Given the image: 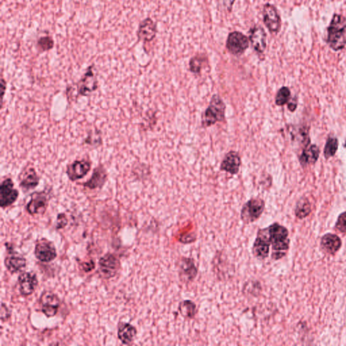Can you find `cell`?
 I'll list each match as a JSON object with an SVG mask.
<instances>
[{"instance_id":"34","label":"cell","mask_w":346,"mask_h":346,"mask_svg":"<svg viewBox=\"0 0 346 346\" xmlns=\"http://www.w3.org/2000/svg\"><path fill=\"white\" fill-rule=\"evenodd\" d=\"M335 227L339 231L346 232V212H343L339 216Z\"/></svg>"},{"instance_id":"22","label":"cell","mask_w":346,"mask_h":346,"mask_svg":"<svg viewBox=\"0 0 346 346\" xmlns=\"http://www.w3.org/2000/svg\"><path fill=\"white\" fill-rule=\"evenodd\" d=\"M137 335V329L132 324L127 322H120L118 328V338L122 344L128 345L134 340Z\"/></svg>"},{"instance_id":"23","label":"cell","mask_w":346,"mask_h":346,"mask_svg":"<svg viewBox=\"0 0 346 346\" xmlns=\"http://www.w3.org/2000/svg\"><path fill=\"white\" fill-rule=\"evenodd\" d=\"M39 178L33 168L25 171L22 176L20 186L24 191H29L35 189L39 184Z\"/></svg>"},{"instance_id":"2","label":"cell","mask_w":346,"mask_h":346,"mask_svg":"<svg viewBox=\"0 0 346 346\" xmlns=\"http://www.w3.org/2000/svg\"><path fill=\"white\" fill-rule=\"evenodd\" d=\"M327 43L335 52L343 50L346 46V18L335 14L327 29Z\"/></svg>"},{"instance_id":"9","label":"cell","mask_w":346,"mask_h":346,"mask_svg":"<svg viewBox=\"0 0 346 346\" xmlns=\"http://www.w3.org/2000/svg\"><path fill=\"white\" fill-rule=\"evenodd\" d=\"M178 276L182 282H192L198 275V268L194 259L182 257L177 263Z\"/></svg>"},{"instance_id":"16","label":"cell","mask_w":346,"mask_h":346,"mask_svg":"<svg viewBox=\"0 0 346 346\" xmlns=\"http://www.w3.org/2000/svg\"><path fill=\"white\" fill-rule=\"evenodd\" d=\"M270 245L266 236L261 231H258L257 237L252 246V252L254 257L259 260H264L268 258L270 253Z\"/></svg>"},{"instance_id":"15","label":"cell","mask_w":346,"mask_h":346,"mask_svg":"<svg viewBox=\"0 0 346 346\" xmlns=\"http://www.w3.org/2000/svg\"><path fill=\"white\" fill-rule=\"evenodd\" d=\"M20 292L23 296L31 295L38 285L37 276L32 272H23L19 275V279Z\"/></svg>"},{"instance_id":"33","label":"cell","mask_w":346,"mask_h":346,"mask_svg":"<svg viewBox=\"0 0 346 346\" xmlns=\"http://www.w3.org/2000/svg\"><path fill=\"white\" fill-rule=\"evenodd\" d=\"M216 1L221 10L231 12L235 0H216Z\"/></svg>"},{"instance_id":"24","label":"cell","mask_w":346,"mask_h":346,"mask_svg":"<svg viewBox=\"0 0 346 346\" xmlns=\"http://www.w3.org/2000/svg\"><path fill=\"white\" fill-rule=\"evenodd\" d=\"M322 248L328 253L333 254L338 251L342 246V241L338 235L327 233L321 239Z\"/></svg>"},{"instance_id":"26","label":"cell","mask_w":346,"mask_h":346,"mask_svg":"<svg viewBox=\"0 0 346 346\" xmlns=\"http://www.w3.org/2000/svg\"><path fill=\"white\" fill-rule=\"evenodd\" d=\"M178 311L184 318L192 319L197 313V306L192 300H183L179 303Z\"/></svg>"},{"instance_id":"11","label":"cell","mask_w":346,"mask_h":346,"mask_svg":"<svg viewBox=\"0 0 346 346\" xmlns=\"http://www.w3.org/2000/svg\"><path fill=\"white\" fill-rule=\"evenodd\" d=\"M91 164L88 160H75L68 166L67 175L72 181L84 178L91 170Z\"/></svg>"},{"instance_id":"13","label":"cell","mask_w":346,"mask_h":346,"mask_svg":"<svg viewBox=\"0 0 346 346\" xmlns=\"http://www.w3.org/2000/svg\"><path fill=\"white\" fill-rule=\"evenodd\" d=\"M41 311L48 318L57 315L60 304V301L57 295L52 292H47L41 298Z\"/></svg>"},{"instance_id":"31","label":"cell","mask_w":346,"mask_h":346,"mask_svg":"<svg viewBox=\"0 0 346 346\" xmlns=\"http://www.w3.org/2000/svg\"><path fill=\"white\" fill-rule=\"evenodd\" d=\"M244 289L247 293H250L252 295H254V296H257V293L254 289H255L256 291L260 293V291H261L260 284L258 281H250V282L247 283L246 286H244ZM243 291H244V290H243Z\"/></svg>"},{"instance_id":"4","label":"cell","mask_w":346,"mask_h":346,"mask_svg":"<svg viewBox=\"0 0 346 346\" xmlns=\"http://www.w3.org/2000/svg\"><path fill=\"white\" fill-rule=\"evenodd\" d=\"M265 209V202L262 198H252L244 203L241 208L240 218L244 224L255 223L262 216Z\"/></svg>"},{"instance_id":"28","label":"cell","mask_w":346,"mask_h":346,"mask_svg":"<svg viewBox=\"0 0 346 346\" xmlns=\"http://www.w3.org/2000/svg\"><path fill=\"white\" fill-rule=\"evenodd\" d=\"M339 142L338 139L329 137L326 142L324 149V156L327 159L334 156L338 149Z\"/></svg>"},{"instance_id":"7","label":"cell","mask_w":346,"mask_h":346,"mask_svg":"<svg viewBox=\"0 0 346 346\" xmlns=\"http://www.w3.org/2000/svg\"><path fill=\"white\" fill-rule=\"evenodd\" d=\"M35 255L41 262L48 263L57 259V252L54 243L43 238L36 243Z\"/></svg>"},{"instance_id":"27","label":"cell","mask_w":346,"mask_h":346,"mask_svg":"<svg viewBox=\"0 0 346 346\" xmlns=\"http://www.w3.org/2000/svg\"><path fill=\"white\" fill-rule=\"evenodd\" d=\"M311 211V203L307 198H301L297 202L296 206H295V213L297 218L299 219H303L310 214Z\"/></svg>"},{"instance_id":"3","label":"cell","mask_w":346,"mask_h":346,"mask_svg":"<svg viewBox=\"0 0 346 346\" xmlns=\"http://www.w3.org/2000/svg\"><path fill=\"white\" fill-rule=\"evenodd\" d=\"M226 106L220 95L214 94L211 98L208 107L202 116V127L207 128L217 122H223L225 118Z\"/></svg>"},{"instance_id":"25","label":"cell","mask_w":346,"mask_h":346,"mask_svg":"<svg viewBox=\"0 0 346 346\" xmlns=\"http://www.w3.org/2000/svg\"><path fill=\"white\" fill-rule=\"evenodd\" d=\"M319 153L318 147L315 145H311L308 148L304 149L300 158L301 165L305 167L311 164H315L318 160Z\"/></svg>"},{"instance_id":"8","label":"cell","mask_w":346,"mask_h":346,"mask_svg":"<svg viewBox=\"0 0 346 346\" xmlns=\"http://www.w3.org/2000/svg\"><path fill=\"white\" fill-rule=\"evenodd\" d=\"M19 196V191L14 189L12 180L9 178L3 180L0 186V205L1 208H7L13 204Z\"/></svg>"},{"instance_id":"10","label":"cell","mask_w":346,"mask_h":346,"mask_svg":"<svg viewBox=\"0 0 346 346\" xmlns=\"http://www.w3.org/2000/svg\"><path fill=\"white\" fill-rule=\"evenodd\" d=\"M120 262L113 254H106L99 260V269L104 278L111 279L116 275Z\"/></svg>"},{"instance_id":"38","label":"cell","mask_w":346,"mask_h":346,"mask_svg":"<svg viewBox=\"0 0 346 346\" xmlns=\"http://www.w3.org/2000/svg\"><path fill=\"white\" fill-rule=\"evenodd\" d=\"M297 108V104L296 103H295V104H293V103H289V104H288V108H289V110L291 112H293L295 111V109H296Z\"/></svg>"},{"instance_id":"35","label":"cell","mask_w":346,"mask_h":346,"mask_svg":"<svg viewBox=\"0 0 346 346\" xmlns=\"http://www.w3.org/2000/svg\"><path fill=\"white\" fill-rule=\"evenodd\" d=\"M68 225V219L66 214L64 213L59 214L57 216V230H62Z\"/></svg>"},{"instance_id":"29","label":"cell","mask_w":346,"mask_h":346,"mask_svg":"<svg viewBox=\"0 0 346 346\" xmlns=\"http://www.w3.org/2000/svg\"><path fill=\"white\" fill-rule=\"evenodd\" d=\"M291 97V91L288 86H283L277 92L275 97V103L277 106H282L286 104Z\"/></svg>"},{"instance_id":"1","label":"cell","mask_w":346,"mask_h":346,"mask_svg":"<svg viewBox=\"0 0 346 346\" xmlns=\"http://www.w3.org/2000/svg\"><path fill=\"white\" fill-rule=\"evenodd\" d=\"M260 230L272 246V259L277 260L284 257L289 247V232L286 227L275 223Z\"/></svg>"},{"instance_id":"14","label":"cell","mask_w":346,"mask_h":346,"mask_svg":"<svg viewBox=\"0 0 346 346\" xmlns=\"http://www.w3.org/2000/svg\"><path fill=\"white\" fill-rule=\"evenodd\" d=\"M48 205V198L46 193H35L32 195L31 199L29 202L27 203L26 209L27 212L31 215L42 214L46 210Z\"/></svg>"},{"instance_id":"18","label":"cell","mask_w":346,"mask_h":346,"mask_svg":"<svg viewBox=\"0 0 346 346\" xmlns=\"http://www.w3.org/2000/svg\"><path fill=\"white\" fill-rule=\"evenodd\" d=\"M241 165L240 155L235 151H230L227 153L221 162V170L236 174L239 173Z\"/></svg>"},{"instance_id":"12","label":"cell","mask_w":346,"mask_h":346,"mask_svg":"<svg viewBox=\"0 0 346 346\" xmlns=\"http://www.w3.org/2000/svg\"><path fill=\"white\" fill-rule=\"evenodd\" d=\"M5 246L9 252L8 256L5 259V267L11 273H19L26 267V259L14 251L13 248H9L7 243H5Z\"/></svg>"},{"instance_id":"32","label":"cell","mask_w":346,"mask_h":346,"mask_svg":"<svg viewBox=\"0 0 346 346\" xmlns=\"http://www.w3.org/2000/svg\"><path fill=\"white\" fill-rule=\"evenodd\" d=\"M38 45L43 51H47L53 48L54 41L49 37H41L38 41Z\"/></svg>"},{"instance_id":"19","label":"cell","mask_w":346,"mask_h":346,"mask_svg":"<svg viewBox=\"0 0 346 346\" xmlns=\"http://www.w3.org/2000/svg\"><path fill=\"white\" fill-rule=\"evenodd\" d=\"M97 87V81L93 75L91 67L88 69L87 72L84 75V78L81 79L78 85L79 94L86 96L89 95L92 91H95Z\"/></svg>"},{"instance_id":"6","label":"cell","mask_w":346,"mask_h":346,"mask_svg":"<svg viewBox=\"0 0 346 346\" xmlns=\"http://www.w3.org/2000/svg\"><path fill=\"white\" fill-rule=\"evenodd\" d=\"M263 21L270 32L277 34L281 30V20L275 5L266 3L263 7Z\"/></svg>"},{"instance_id":"5","label":"cell","mask_w":346,"mask_h":346,"mask_svg":"<svg viewBox=\"0 0 346 346\" xmlns=\"http://www.w3.org/2000/svg\"><path fill=\"white\" fill-rule=\"evenodd\" d=\"M226 46L231 54L235 56L241 55L248 48L249 40L242 32H232L227 37Z\"/></svg>"},{"instance_id":"37","label":"cell","mask_w":346,"mask_h":346,"mask_svg":"<svg viewBox=\"0 0 346 346\" xmlns=\"http://www.w3.org/2000/svg\"><path fill=\"white\" fill-rule=\"evenodd\" d=\"M82 267L83 269L86 272V273L91 271V270L94 269L95 267L94 261L90 260L89 262L84 263L82 265Z\"/></svg>"},{"instance_id":"30","label":"cell","mask_w":346,"mask_h":346,"mask_svg":"<svg viewBox=\"0 0 346 346\" xmlns=\"http://www.w3.org/2000/svg\"><path fill=\"white\" fill-rule=\"evenodd\" d=\"M203 59L201 58L196 57L191 59L189 62V69L195 74L200 73L202 68Z\"/></svg>"},{"instance_id":"17","label":"cell","mask_w":346,"mask_h":346,"mask_svg":"<svg viewBox=\"0 0 346 346\" xmlns=\"http://www.w3.org/2000/svg\"><path fill=\"white\" fill-rule=\"evenodd\" d=\"M249 39L256 52L264 53L266 48V33L262 27L255 26L251 29Z\"/></svg>"},{"instance_id":"36","label":"cell","mask_w":346,"mask_h":346,"mask_svg":"<svg viewBox=\"0 0 346 346\" xmlns=\"http://www.w3.org/2000/svg\"><path fill=\"white\" fill-rule=\"evenodd\" d=\"M11 316V313L10 310L8 309V307L5 305L3 303H1V320L2 321H5V320H8Z\"/></svg>"},{"instance_id":"21","label":"cell","mask_w":346,"mask_h":346,"mask_svg":"<svg viewBox=\"0 0 346 346\" xmlns=\"http://www.w3.org/2000/svg\"><path fill=\"white\" fill-rule=\"evenodd\" d=\"M107 180V173L102 166L97 167L93 171L91 177L84 183V186L90 189L101 188Z\"/></svg>"},{"instance_id":"20","label":"cell","mask_w":346,"mask_h":346,"mask_svg":"<svg viewBox=\"0 0 346 346\" xmlns=\"http://www.w3.org/2000/svg\"><path fill=\"white\" fill-rule=\"evenodd\" d=\"M156 35V26L150 19H146L141 23L138 30V37L141 40L151 41Z\"/></svg>"}]
</instances>
